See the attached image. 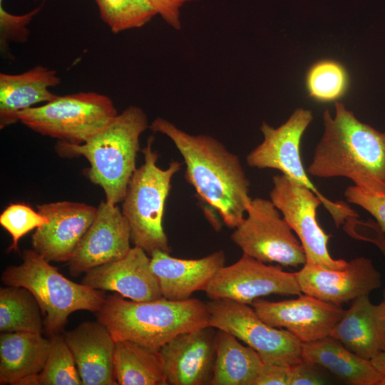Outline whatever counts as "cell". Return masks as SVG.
<instances>
[{
	"mask_svg": "<svg viewBox=\"0 0 385 385\" xmlns=\"http://www.w3.org/2000/svg\"><path fill=\"white\" fill-rule=\"evenodd\" d=\"M162 19L176 30L181 29L180 9L184 4L198 0H147Z\"/></svg>",
	"mask_w": 385,
	"mask_h": 385,
	"instance_id": "cell-35",
	"label": "cell"
},
{
	"mask_svg": "<svg viewBox=\"0 0 385 385\" xmlns=\"http://www.w3.org/2000/svg\"><path fill=\"white\" fill-rule=\"evenodd\" d=\"M83 385H116L115 341L99 322H85L63 333Z\"/></svg>",
	"mask_w": 385,
	"mask_h": 385,
	"instance_id": "cell-20",
	"label": "cell"
},
{
	"mask_svg": "<svg viewBox=\"0 0 385 385\" xmlns=\"http://www.w3.org/2000/svg\"><path fill=\"white\" fill-rule=\"evenodd\" d=\"M41 6L31 11L22 14L14 15L7 12L0 0V43L1 49H5L8 41L25 43L29 36L27 25L41 10Z\"/></svg>",
	"mask_w": 385,
	"mask_h": 385,
	"instance_id": "cell-32",
	"label": "cell"
},
{
	"mask_svg": "<svg viewBox=\"0 0 385 385\" xmlns=\"http://www.w3.org/2000/svg\"><path fill=\"white\" fill-rule=\"evenodd\" d=\"M329 337L366 360L384 352L385 297L377 304L371 303L369 295L353 300Z\"/></svg>",
	"mask_w": 385,
	"mask_h": 385,
	"instance_id": "cell-21",
	"label": "cell"
},
{
	"mask_svg": "<svg viewBox=\"0 0 385 385\" xmlns=\"http://www.w3.org/2000/svg\"><path fill=\"white\" fill-rule=\"evenodd\" d=\"M154 140L150 136L141 150L144 162L130 178L121 209L130 228L131 242L149 256L155 251H172L163 220L172 178L183 165L175 160L166 169L158 167V154L153 149Z\"/></svg>",
	"mask_w": 385,
	"mask_h": 385,
	"instance_id": "cell-6",
	"label": "cell"
},
{
	"mask_svg": "<svg viewBox=\"0 0 385 385\" xmlns=\"http://www.w3.org/2000/svg\"><path fill=\"white\" fill-rule=\"evenodd\" d=\"M150 257L162 296L174 301L185 300L197 291H205L226 260L222 250L192 260L173 257L160 251L154 252Z\"/></svg>",
	"mask_w": 385,
	"mask_h": 385,
	"instance_id": "cell-19",
	"label": "cell"
},
{
	"mask_svg": "<svg viewBox=\"0 0 385 385\" xmlns=\"http://www.w3.org/2000/svg\"><path fill=\"white\" fill-rule=\"evenodd\" d=\"M313 119L312 111L299 108L288 120L274 128L263 123L260 130L263 141L247 156L250 167L258 169L272 168L304 185L315 193L332 217L335 225H340L357 213L343 202H334L323 195L309 178L300 156V143L304 132Z\"/></svg>",
	"mask_w": 385,
	"mask_h": 385,
	"instance_id": "cell-8",
	"label": "cell"
},
{
	"mask_svg": "<svg viewBox=\"0 0 385 385\" xmlns=\"http://www.w3.org/2000/svg\"><path fill=\"white\" fill-rule=\"evenodd\" d=\"M231 240L243 254L265 263L297 267L307 262L299 240L270 200L252 199Z\"/></svg>",
	"mask_w": 385,
	"mask_h": 385,
	"instance_id": "cell-9",
	"label": "cell"
},
{
	"mask_svg": "<svg viewBox=\"0 0 385 385\" xmlns=\"http://www.w3.org/2000/svg\"><path fill=\"white\" fill-rule=\"evenodd\" d=\"M68 262L73 277L123 257L130 250V232L122 210L106 200Z\"/></svg>",
	"mask_w": 385,
	"mask_h": 385,
	"instance_id": "cell-16",
	"label": "cell"
},
{
	"mask_svg": "<svg viewBox=\"0 0 385 385\" xmlns=\"http://www.w3.org/2000/svg\"><path fill=\"white\" fill-rule=\"evenodd\" d=\"M50 346L46 364L31 385L82 384L74 357L63 334L50 337Z\"/></svg>",
	"mask_w": 385,
	"mask_h": 385,
	"instance_id": "cell-28",
	"label": "cell"
},
{
	"mask_svg": "<svg viewBox=\"0 0 385 385\" xmlns=\"http://www.w3.org/2000/svg\"><path fill=\"white\" fill-rule=\"evenodd\" d=\"M50 339L41 334L1 332L0 334V384L31 385L43 369Z\"/></svg>",
	"mask_w": 385,
	"mask_h": 385,
	"instance_id": "cell-23",
	"label": "cell"
},
{
	"mask_svg": "<svg viewBox=\"0 0 385 385\" xmlns=\"http://www.w3.org/2000/svg\"><path fill=\"white\" fill-rule=\"evenodd\" d=\"M319 366L302 359L290 366L289 385H320L327 384V379L319 371Z\"/></svg>",
	"mask_w": 385,
	"mask_h": 385,
	"instance_id": "cell-34",
	"label": "cell"
},
{
	"mask_svg": "<svg viewBox=\"0 0 385 385\" xmlns=\"http://www.w3.org/2000/svg\"><path fill=\"white\" fill-rule=\"evenodd\" d=\"M149 128L172 140L183 158L187 181L228 227H237L252 201L250 182L238 156L215 138L190 134L160 117Z\"/></svg>",
	"mask_w": 385,
	"mask_h": 385,
	"instance_id": "cell-1",
	"label": "cell"
},
{
	"mask_svg": "<svg viewBox=\"0 0 385 385\" xmlns=\"http://www.w3.org/2000/svg\"><path fill=\"white\" fill-rule=\"evenodd\" d=\"M47 221L36 229L34 251L50 262H68L93 223L98 208L83 202L59 201L37 205Z\"/></svg>",
	"mask_w": 385,
	"mask_h": 385,
	"instance_id": "cell-14",
	"label": "cell"
},
{
	"mask_svg": "<svg viewBox=\"0 0 385 385\" xmlns=\"http://www.w3.org/2000/svg\"><path fill=\"white\" fill-rule=\"evenodd\" d=\"M23 262L7 267L1 280L8 286L29 289L38 302L46 333L61 334L68 316L78 310L96 313L106 297L103 291L65 277L34 250H24Z\"/></svg>",
	"mask_w": 385,
	"mask_h": 385,
	"instance_id": "cell-5",
	"label": "cell"
},
{
	"mask_svg": "<svg viewBox=\"0 0 385 385\" xmlns=\"http://www.w3.org/2000/svg\"><path fill=\"white\" fill-rule=\"evenodd\" d=\"M349 76L339 62L324 59L312 65L306 76L309 96L320 102H328L342 97L347 91Z\"/></svg>",
	"mask_w": 385,
	"mask_h": 385,
	"instance_id": "cell-30",
	"label": "cell"
},
{
	"mask_svg": "<svg viewBox=\"0 0 385 385\" xmlns=\"http://www.w3.org/2000/svg\"><path fill=\"white\" fill-rule=\"evenodd\" d=\"M216 332L206 327L183 332L160 349L167 385H210Z\"/></svg>",
	"mask_w": 385,
	"mask_h": 385,
	"instance_id": "cell-17",
	"label": "cell"
},
{
	"mask_svg": "<svg viewBox=\"0 0 385 385\" xmlns=\"http://www.w3.org/2000/svg\"><path fill=\"white\" fill-rule=\"evenodd\" d=\"M251 305L265 322L287 330L302 343L329 337L344 312L339 305L306 294L279 302L259 298Z\"/></svg>",
	"mask_w": 385,
	"mask_h": 385,
	"instance_id": "cell-13",
	"label": "cell"
},
{
	"mask_svg": "<svg viewBox=\"0 0 385 385\" xmlns=\"http://www.w3.org/2000/svg\"><path fill=\"white\" fill-rule=\"evenodd\" d=\"M204 292L210 299H228L246 304L270 294L302 293L296 272L267 265L245 254L232 265L221 267Z\"/></svg>",
	"mask_w": 385,
	"mask_h": 385,
	"instance_id": "cell-12",
	"label": "cell"
},
{
	"mask_svg": "<svg viewBox=\"0 0 385 385\" xmlns=\"http://www.w3.org/2000/svg\"><path fill=\"white\" fill-rule=\"evenodd\" d=\"M302 293L337 305L369 295L381 286V274L371 259L358 257L341 270L305 263L296 272Z\"/></svg>",
	"mask_w": 385,
	"mask_h": 385,
	"instance_id": "cell-15",
	"label": "cell"
},
{
	"mask_svg": "<svg viewBox=\"0 0 385 385\" xmlns=\"http://www.w3.org/2000/svg\"><path fill=\"white\" fill-rule=\"evenodd\" d=\"M61 83L56 71L36 66L20 74L0 73V128L17 123V113L58 95L49 88Z\"/></svg>",
	"mask_w": 385,
	"mask_h": 385,
	"instance_id": "cell-22",
	"label": "cell"
},
{
	"mask_svg": "<svg viewBox=\"0 0 385 385\" xmlns=\"http://www.w3.org/2000/svg\"><path fill=\"white\" fill-rule=\"evenodd\" d=\"M113 366L118 385H167L158 349L130 341L115 342Z\"/></svg>",
	"mask_w": 385,
	"mask_h": 385,
	"instance_id": "cell-26",
	"label": "cell"
},
{
	"mask_svg": "<svg viewBox=\"0 0 385 385\" xmlns=\"http://www.w3.org/2000/svg\"><path fill=\"white\" fill-rule=\"evenodd\" d=\"M40 306L33 294L22 287L0 288V331L41 334L43 328Z\"/></svg>",
	"mask_w": 385,
	"mask_h": 385,
	"instance_id": "cell-27",
	"label": "cell"
},
{
	"mask_svg": "<svg viewBox=\"0 0 385 385\" xmlns=\"http://www.w3.org/2000/svg\"><path fill=\"white\" fill-rule=\"evenodd\" d=\"M304 361L324 368L352 385H379L384 374L331 337L302 343Z\"/></svg>",
	"mask_w": 385,
	"mask_h": 385,
	"instance_id": "cell-24",
	"label": "cell"
},
{
	"mask_svg": "<svg viewBox=\"0 0 385 385\" xmlns=\"http://www.w3.org/2000/svg\"><path fill=\"white\" fill-rule=\"evenodd\" d=\"M270 200L279 210L299 240L307 263L329 270L344 268V260L334 259L329 253L327 244L330 235L319 226L316 218L321 200L310 189L284 174L272 178Z\"/></svg>",
	"mask_w": 385,
	"mask_h": 385,
	"instance_id": "cell-11",
	"label": "cell"
},
{
	"mask_svg": "<svg viewBox=\"0 0 385 385\" xmlns=\"http://www.w3.org/2000/svg\"><path fill=\"white\" fill-rule=\"evenodd\" d=\"M149 128L142 108L130 106L82 144L60 141L57 151L66 156H83L90 163L86 175L102 188L106 201L122 202L136 167L140 137Z\"/></svg>",
	"mask_w": 385,
	"mask_h": 385,
	"instance_id": "cell-4",
	"label": "cell"
},
{
	"mask_svg": "<svg viewBox=\"0 0 385 385\" xmlns=\"http://www.w3.org/2000/svg\"><path fill=\"white\" fill-rule=\"evenodd\" d=\"M324 133L307 173L318 178L344 177L354 185L385 194V132L359 120L341 102L335 115L323 113Z\"/></svg>",
	"mask_w": 385,
	"mask_h": 385,
	"instance_id": "cell-2",
	"label": "cell"
},
{
	"mask_svg": "<svg viewBox=\"0 0 385 385\" xmlns=\"http://www.w3.org/2000/svg\"><path fill=\"white\" fill-rule=\"evenodd\" d=\"M46 218L25 203H11L0 215V224L11 236L7 252L19 251V240L46 222Z\"/></svg>",
	"mask_w": 385,
	"mask_h": 385,
	"instance_id": "cell-31",
	"label": "cell"
},
{
	"mask_svg": "<svg viewBox=\"0 0 385 385\" xmlns=\"http://www.w3.org/2000/svg\"><path fill=\"white\" fill-rule=\"evenodd\" d=\"M290 366L265 364L255 385H289Z\"/></svg>",
	"mask_w": 385,
	"mask_h": 385,
	"instance_id": "cell-36",
	"label": "cell"
},
{
	"mask_svg": "<svg viewBox=\"0 0 385 385\" xmlns=\"http://www.w3.org/2000/svg\"><path fill=\"white\" fill-rule=\"evenodd\" d=\"M148 255L134 246L123 257L88 270L81 283L95 289L115 292L135 302L158 299L163 296Z\"/></svg>",
	"mask_w": 385,
	"mask_h": 385,
	"instance_id": "cell-18",
	"label": "cell"
},
{
	"mask_svg": "<svg viewBox=\"0 0 385 385\" xmlns=\"http://www.w3.org/2000/svg\"><path fill=\"white\" fill-rule=\"evenodd\" d=\"M346 200L360 206L376 220L381 230L385 233V194L369 191L358 186H349L345 192Z\"/></svg>",
	"mask_w": 385,
	"mask_h": 385,
	"instance_id": "cell-33",
	"label": "cell"
},
{
	"mask_svg": "<svg viewBox=\"0 0 385 385\" xmlns=\"http://www.w3.org/2000/svg\"><path fill=\"white\" fill-rule=\"evenodd\" d=\"M118 114L112 100L96 92L58 96L43 106L17 113L31 130L62 142L82 144Z\"/></svg>",
	"mask_w": 385,
	"mask_h": 385,
	"instance_id": "cell-7",
	"label": "cell"
},
{
	"mask_svg": "<svg viewBox=\"0 0 385 385\" xmlns=\"http://www.w3.org/2000/svg\"><path fill=\"white\" fill-rule=\"evenodd\" d=\"M379 385H385V374H384L382 380L381 381Z\"/></svg>",
	"mask_w": 385,
	"mask_h": 385,
	"instance_id": "cell-38",
	"label": "cell"
},
{
	"mask_svg": "<svg viewBox=\"0 0 385 385\" xmlns=\"http://www.w3.org/2000/svg\"><path fill=\"white\" fill-rule=\"evenodd\" d=\"M215 361L210 385H255L265 363L232 334L217 329Z\"/></svg>",
	"mask_w": 385,
	"mask_h": 385,
	"instance_id": "cell-25",
	"label": "cell"
},
{
	"mask_svg": "<svg viewBox=\"0 0 385 385\" xmlns=\"http://www.w3.org/2000/svg\"><path fill=\"white\" fill-rule=\"evenodd\" d=\"M376 246L381 250L385 257V237L381 238L378 242ZM384 294L385 297V289ZM371 361L379 371L385 374V351L381 353Z\"/></svg>",
	"mask_w": 385,
	"mask_h": 385,
	"instance_id": "cell-37",
	"label": "cell"
},
{
	"mask_svg": "<svg viewBox=\"0 0 385 385\" xmlns=\"http://www.w3.org/2000/svg\"><path fill=\"white\" fill-rule=\"evenodd\" d=\"M101 19L118 34L148 23L157 12L147 0H95Z\"/></svg>",
	"mask_w": 385,
	"mask_h": 385,
	"instance_id": "cell-29",
	"label": "cell"
},
{
	"mask_svg": "<svg viewBox=\"0 0 385 385\" xmlns=\"http://www.w3.org/2000/svg\"><path fill=\"white\" fill-rule=\"evenodd\" d=\"M207 303L210 327L234 335L255 349L265 364L292 366L302 361V343L287 330L265 322L252 307L228 299Z\"/></svg>",
	"mask_w": 385,
	"mask_h": 385,
	"instance_id": "cell-10",
	"label": "cell"
},
{
	"mask_svg": "<svg viewBox=\"0 0 385 385\" xmlns=\"http://www.w3.org/2000/svg\"><path fill=\"white\" fill-rule=\"evenodd\" d=\"M96 314L115 342L130 341L158 350L180 333L210 327L207 303L199 299L174 301L162 297L135 302L112 294Z\"/></svg>",
	"mask_w": 385,
	"mask_h": 385,
	"instance_id": "cell-3",
	"label": "cell"
}]
</instances>
